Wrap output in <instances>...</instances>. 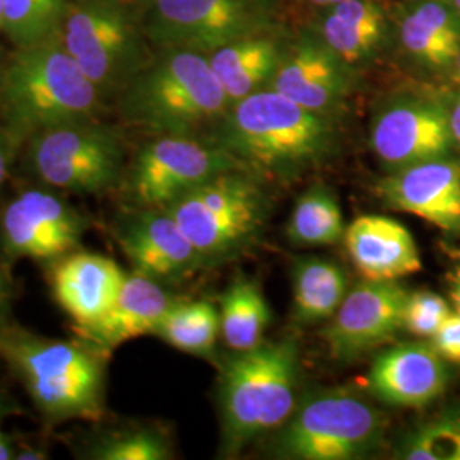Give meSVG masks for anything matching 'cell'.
Returning a JSON list of instances; mask_svg holds the SVG:
<instances>
[{
	"mask_svg": "<svg viewBox=\"0 0 460 460\" xmlns=\"http://www.w3.org/2000/svg\"><path fill=\"white\" fill-rule=\"evenodd\" d=\"M0 355L49 423L96 421L104 406V355L79 341L9 329Z\"/></svg>",
	"mask_w": 460,
	"mask_h": 460,
	"instance_id": "cell-1",
	"label": "cell"
},
{
	"mask_svg": "<svg viewBox=\"0 0 460 460\" xmlns=\"http://www.w3.org/2000/svg\"><path fill=\"white\" fill-rule=\"evenodd\" d=\"M229 104L208 58L195 49H181L133 83L125 113L155 132L182 135L224 113Z\"/></svg>",
	"mask_w": 460,
	"mask_h": 460,
	"instance_id": "cell-5",
	"label": "cell"
},
{
	"mask_svg": "<svg viewBox=\"0 0 460 460\" xmlns=\"http://www.w3.org/2000/svg\"><path fill=\"white\" fill-rule=\"evenodd\" d=\"M408 292L395 281L363 279L348 290L324 332L336 360H353L393 340L404 329Z\"/></svg>",
	"mask_w": 460,
	"mask_h": 460,
	"instance_id": "cell-11",
	"label": "cell"
},
{
	"mask_svg": "<svg viewBox=\"0 0 460 460\" xmlns=\"http://www.w3.org/2000/svg\"><path fill=\"white\" fill-rule=\"evenodd\" d=\"M270 317L268 302L252 279H235L220 300V334L234 351L261 345Z\"/></svg>",
	"mask_w": 460,
	"mask_h": 460,
	"instance_id": "cell-25",
	"label": "cell"
},
{
	"mask_svg": "<svg viewBox=\"0 0 460 460\" xmlns=\"http://www.w3.org/2000/svg\"><path fill=\"white\" fill-rule=\"evenodd\" d=\"M260 22V0H155L152 34L161 43L217 49L244 40Z\"/></svg>",
	"mask_w": 460,
	"mask_h": 460,
	"instance_id": "cell-12",
	"label": "cell"
},
{
	"mask_svg": "<svg viewBox=\"0 0 460 460\" xmlns=\"http://www.w3.org/2000/svg\"><path fill=\"white\" fill-rule=\"evenodd\" d=\"M447 367L435 348L404 343L380 353L368 372L372 394L391 406L425 408L447 387Z\"/></svg>",
	"mask_w": 460,
	"mask_h": 460,
	"instance_id": "cell-18",
	"label": "cell"
},
{
	"mask_svg": "<svg viewBox=\"0 0 460 460\" xmlns=\"http://www.w3.org/2000/svg\"><path fill=\"white\" fill-rule=\"evenodd\" d=\"M51 292L74 326L98 321L115 304L127 273L106 256L70 252L51 268Z\"/></svg>",
	"mask_w": 460,
	"mask_h": 460,
	"instance_id": "cell-19",
	"label": "cell"
},
{
	"mask_svg": "<svg viewBox=\"0 0 460 460\" xmlns=\"http://www.w3.org/2000/svg\"><path fill=\"white\" fill-rule=\"evenodd\" d=\"M345 218L336 197L324 186H313L296 199L288 237L300 246H332L345 239Z\"/></svg>",
	"mask_w": 460,
	"mask_h": 460,
	"instance_id": "cell-27",
	"label": "cell"
},
{
	"mask_svg": "<svg viewBox=\"0 0 460 460\" xmlns=\"http://www.w3.org/2000/svg\"><path fill=\"white\" fill-rule=\"evenodd\" d=\"M431 346L447 362L460 365V314L450 313L444 324L431 336Z\"/></svg>",
	"mask_w": 460,
	"mask_h": 460,
	"instance_id": "cell-33",
	"label": "cell"
},
{
	"mask_svg": "<svg viewBox=\"0 0 460 460\" xmlns=\"http://www.w3.org/2000/svg\"><path fill=\"white\" fill-rule=\"evenodd\" d=\"M346 85L345 74L334 57L317 49H298L273 79V89L279 94L319 115L343 98Z\"/></svg>",
	"mask_w": 460,
	"mask_h": 460,
	"instance_id": "cell-21",
	"label": "cell"
},
{
	"mask_svg": "<svg viewBox=\"0 0 460 460\" xmlns=\"http://www.w3.org/2000/svg\"><path fill=\"white\" fill-rule=\"evenodd\" d=\"M30 154L41 181L77 193L108 190L121 165V147L113 132L87 119L38 132Z\"/></svg>",
	"mask_w": 460,
	"mask_h": 460,
	"instance_id": "cell-8",
	"label": "cell"
},
{
	"mask_svg": "<svg viewBox=\"0 0 460 460\" xmlns=\"http://www.w3.org/2000/svg\"><path fill=\"white\" fill-rule=\"evenodd\" d=\"M85 227L83 215L62 198L26 190L5 207L0 235L9 258L55 263L79 247Z\"/></svg>",
	"mask_w": 460,
	"mask_h": 460,
	"instance_id": "cell-10",
	"label": "cell"
},
{
	"mask_svg": "<svg viewBox=\"0 0 460 460\" xmlns=\"http://www.w3.org/2000/svg\"><path fill=\"white\" fill-rule=\"evenodd\" d=\"M87 457L96 460H165L172 457V452L163 435L152 429H130L104 437L89 450Z\"/></svg>",
	"mask_w": 460,
	"mask_h": 460,
	"instance_id": "cell-29",
	"label": "cell"
},
{
	"mask_svg": "<svg viewBox=\"0 0 460 460\" xmlns=\"http://www.w3.org/2000/svg\"><path fill=\"white\" fill-rule=\"evenodd\" d=\"M298 348L294 340L237 351L220 376L224 445L239 452L254 438L285 425L296 411Z\"/></svg>",
	"mask_w": 460,
	"mask_h": 460,
	"instance_id": "cell-3",
	"label": "cell"
},
{
	"mask_svg": "<svg viewBox=\"0 0 460 460\" xmlns=\"http://www.w3.org/2000/svg\"><path fill=\"white\" fill-rule=\"evenodd\" d=\"M401 459L460 460V418H442L420 428L404 442Z\"/></svg>",
	"mask_w": 460,
	"mask_h": 460,
	"instance_id": "cell-30",
	"label": "cell"
},
{
	"mask_svg": "<svg viewBox=\"0 0 460 460\" xmlns=\"http://www.w3.org/2000/svg\"><path fill=\"white\" fill-rule=\"evenodd\" d=\"M457 81L460 83V53L459 57H457Z\"/></svg>",
	"mask_w": 460,
	"mask_h": 460,
	"instance_id": "cell-42",
	"label": "cell"
},
{
	"mask_svg": "<svg viewBox=\"0 0 460 460\" xmlns=\"http://www.w3.org/2000/svg\"><path fill=\"white\" fill-rule=\"evenodd\" d=\"M384 423L360 395L328 391L309 397L285 421L277 452L298 460L358 459L374 450Z\"/></svg>",
	"mask_w": 460,
	"mask_h": 460,
	"instance_id": "cell-7",
	"label": "cell"
},
{
	"mask_svg": "<svg viewBox=\"0 0 460 460\" xmlns=\"http://www.w3.org/2000/svg\"><path fill=\"white\" fill-rule=\"evenodd\" d=\"M165 210L205 261L246 247L263 227L266 201L251 178L229 171L201 182Z\"/></svg>",
	"mask_w": 460,
	"mask_h": 460,
	"instance_id": "cell-6",
	"label": "cell"
},
{
	"mask_svg": "<svg viewBox=\"0 0 460 460\" xmlns=\"http://www.w3.org/2000/svg\"><path fill=\"white\" fill-rule=\"evenodd\" d=\"M64 0H2V30L17 47H28L57 33Z\"/></svg>",
	"mask_w": 460,
	"mask_h": 460,
	"instance_id": "cell-28",
	"label": "cell"
},
{
	"mask_svg": "<svg viewBox=\"0 0 460 460\" xmlns=\"http://www.w3.org/2000/svg\"><path fill=\"white\" fill-rule=\"evenodd\" d=\"M450 313L448 304L433 292L423 290L408 294L404 307V329L414 336L431 338Z\"/></svg>",
	"mask_w": 460,
	"mask_h": 460,
	"instance_id": "cell-32",
	"label": "cell"
},
{
	"mask_svg": "<svg viewBox=\"0 0 460 460\" xmlns=\"http://www.w3.org/2000/svg\"><path fill=\"white\" fill-rule=\"evenodd\" d=\"M172 302L157 279L133 270L127 273L115 304L106 314L91 324L74 329L83 343L108 357L118 346L135 338L155 334Z\"/></svg>",
	"mask_w": 460,
	"mask_h": 460,
	"instance_id": "cell-16",
	"label": "cell"
},
{
	"mask_svg": "<svg viewBox=\"0 0 460 460\" xmlns=\"http://www.w3.org/2000/svg\"><path fill=\"white\" fill-rule=\"evenodd\" d=\"M448 119H450V130H452L454 142L460 147V98L457 99L454 110L448 113Z\"/></svg>",
	"mask_w": 460,
	"mask_h": 460,
	"instance_id": "cell-37",
	"label": "cell"
},
{
	"mask_svg": "<svg viewBox=\"0 0 460 460\" xmlns=\"http://www.w3.org/2000/svg\"><path fill=\"white\" fill-rule=\"evenodd\" d=\"M345 246L365 279L395 281L421 270L411 232L394 218L362 215L345 232Z\"/></svg>",
	"mask_w": 460,
	"mask_h": 460,
	"instance_id": "cell-20",
	"label": "cell"
},
{
	"mask_svg": "<svg viewBox=\"0 0 460 460\" xmlns=\"http://www.w3.org/2000/svg\"><path fill=\"white\" fill-rule=\"evenodd\" d=\"M2 420H4V408H2V399H0V460L16 459V454L11 445V438L5 435L4 428H2L4 427Z\"/></svg>",
	"mask_w": 460,
	"mask_h": 460,
	"instance_id": "cell-36",
	"label": "cell"
},
{
	"mask_svg": "<svg viewBox=\"0 0 460 460\" xmlns=\"http://www.w3.org/2000/svg\"><path fill=\"white\" fill-rule=\"evenodd\" d=\"M454 142L448 113L431 102H397L377 116L372 147L393 171L442 159Z\"/></svg>",
	"mask_w": 460,
	"mask_h": 460,
	"instance_id": "cell-13",
	"label": "cell"
},
{
	"mask_svg": "<svg viewBox=\"0 0 460 460\" xmlns=\"http://www.w3.org/2000/svg\"><path fill=\"white\" fill-rule=\"evenodd\" d=\"M323 33L336 55H340L346 62H357L376 47L382 28L357 24L345 17L338 16L336 13H331L324 21Z\"/></svg>",
	"mask_w": 460,
	"mask_h": 460,
	"instance_id": "cell-31",
	"label": "cell"
},
{
	"mask_svg": "<svg viewBox=\"0 0 460 460\" xmlns=\"http://www.w3.org/2000/svg\"><path fill=\"white\" fill-rule=\"evenodd\" d=\"M401 38L406 49L428 66H448L459 57V21L440 2H423L412 9L402 21Z\"/></svg>",
	"mask_w": 460,
	"mask_h": 460,
	"instance_id": "cell-22",
	"label": "cell"
},
{
	"mask_svg": "<svg viewBox=\"0 0 460 460\" xmlns=\"http://www.w3.org/2000/svg\"><path fill=\"white\" fill-rule=\"evenodd\" d=\"M311 2L317 4V5H336V4H340L343 0H311Z\"/></svg>",
	"mask_w": 460,
	"mask_h": 460,
	"instance_id": "cell-39",
	"label": "cell"
},
{
	"mask_svg": "<svg viewBox=\"0 0 460 460\" xmlns=\"http://www.w3.org/2000/svg\"><path fill=\"white\" fill-rule=\"evenodd\" d=\"M348 294L345 271L324 258H302L294 266V311L304 324L331 319Z\"/></svg>",
	"mask_w": 460,
	"mask_h": 460,
	"instance_id": "cell-24",
	"label": "cell"
},
{
	"mask_svg": "<svg viewBox=\"0 0 460 460\" xmlns=\"http://www.w3.org/2000/svg\"><path fill=\"white\" fill-rule=\"evenodd\" d=\"M21 137L22 133L13 127L0 128V188L9 176V169L14 161Z\"/></svg>",
	"mask_w": 460,
	"mask_h": 460,
	"instance_id": "cell-34",
	"label": "cell"
},
{
	"mask_svg": "<svg viewBox=\"0 0 460 460\" xmlns=\"http://www.w3.org/2000/svg\"><path fill=\"white\" fill-rule=\"evenodd\" d=\"M11 300H13V285L7 271L0 266V338L9 331V315H11Z\"/></svg>",
	"mask_w": 460,
	"mask_h": 460,
	"instance_id": "cell-35",
	"label": "cell"
},
{
	"mask_svg": "<svg viewBox=\"0 0 460 460\" xmlns=\"http://www.w3.org/2000/svg\"><path fill=\"white\" fill-rule=\"evenodd\" d=\"M450 298L454 302L456 313L460 314V264L456 268L452 275V285H450Z\"/></svg>",
	"mask_w": 460,
	"mask_h": 460,
	"instance_id": "cell-38",
	"label": "cell"
},
{
	"mask_svg": "<svg viewBox=\"0 0 460 460\" xmlns=\"http://www.w3.org/2000/svg\"><path fill=\"white\" fill-rule=\"evenodd\" d=\"M119 244L133 270L154 279H180L203 263L197 247L165 208H146L125 220Z\"/></svg>",
	"mask_w": 460,
	"mask_h": 460,
	"instance_id": "cell-17",
	"label": "cell"
},
{
	"mask_svg": "<svg viewBox=\"0 0 460 460\" xmlns=\"http://www.w3.org/2000/svg\"><path fill=\"white\" fill-rule=\"evenodd\" d=\"M4 72H5V66H2V60H0V89H2V81H4Z\"/></svg>",
	"mask_w": 460,
	"mask_h": 460,
	"instance_id": "cell-40",
	"label": "cell"
},
{
	"mask_svg": "<svg viewBox=\"0 0 460 460\" xmlns=\"http://www.w3.org/2000/svg\"><path fill=\"white\" fill-rule=\"evenodd\" d=\"M62 43L101 91L123 72L130 53V26L113 5H77L66 19Z\"/></svg>",
	"mask_w": 460,
	"mask_h": 460,
	"instance_id": "cell-14",
	"label": "cell"
},
{
	"mask_svg": "<svg viewBox=\"0 0 460 460\" xmlns=\"http://www.w3.org/2000/svg\"><path fill=\"white\" fill-rule=\"evenodd\" d=\"M378 193L397 210L460 235V164L433 159L393 171Z\"/></svg>",
	"mask_w": 460,
	"mask_h": 460,
	"instance_id": "cell-15",
	"label": "cell"
},
{
	"mask_svg": "<svg viewBox=\"0 0 460 460\" xmlns=\"http://www.w3.org/2000/svg\"><path fill=\"white\" fill-rule=\"evenodd\" d=\"M155 334L184 353L207 357L220 334V313L207 300H174Z\"/></svg>",
	"mask_w": 460,
	"mask_h": 460,
	"instance_id": "cell-26",
	"label": "cell"
},
{
	"mask_svg": "<svg viewBox=\"0 0 460 460\" xmlns=\"http://www.w3.org/2000/svg\"><path fill=\"white\" fill-rule=\"evenodd\" d=\"M230 102L256 93L277 66V49L266 40L244 38L214 51L208 58Z\"/></svg>",
	"mask_w": 460,
	"mask_h": 460,
	"instance_id": "cell-23",
	"label": "cell"
},
{
	"mask_svg": "<svg viewBox=\"0 0 460 460\" xmlns=\"http://www.w3.org/2000/svg\"><path fill=\"white\" fill-rule=\"evenodd\" d=\"M0 30H2V0H0Z\"/></svg>",
	"mask_w": 460,
	"mask_h": 460,
	"instance_id": "cell-43",
	"label": "cell"
},
{
	"mask_svg": "<svg viewBox=\"0 0 460 460\" xmlns=\"http://www.w3.org/2000/svg\"><path fill=\"white\" fill-rule=\"evenodd\" d=\"M448 2H450L457 11H460V0H448Z\"/></svg>",
	"mask_w": 460,
	"mask_h": 460,
	"instance_id": "cell-41",
	"label": "cell"
},
{
	"mask_svg": "<svg viewBox=\"0 0 460 460\" xmlns=\"http://www.w3.org/2000/svg\"><path fill=\"white\" fill-rule=\"evenodd\" d=\"M241 163L226 148L207 147L182 135H165L142 148L132 171V195L146 208L174 199Z\"/></svg>",
	"mask_w": 460,
	"mask_h": 460,
	"instance_id": "cell-9",
	"label": "cell"
},
{
	"mask_svg": "<svg viewBox=\"0 0 460 460\" xmlns=\"http://www.w3.org/2000/svg\"><path fill=\"white\" fill-rule=\"evenodd\" d=\"M226 144L241 163L275 176H290L319 161L329 147L324 118L279 91H256L235 102Z\"/></svg>",
	"mask_w": 460,
	"mask_h": 460,
	"instance_id": "cell-4",
	"label": "cell"
},
{
	"mask_svg": "<svg viewBox=\"0 0 460 460\" xmlns=\"http://www.w3.org/2000/svg\"><path fill=\"white\" fill-rule=\"evenodd\" d=\"M0 98L11 127L24 135L89 119L98 108L99 87L55 33L19 49L5 66Z\"/></svg>",
	"mask_w": 460,
	"mask_h": 460,
	"instance_id": "cell-2",
	"label": "cell"
}]
</instances>
